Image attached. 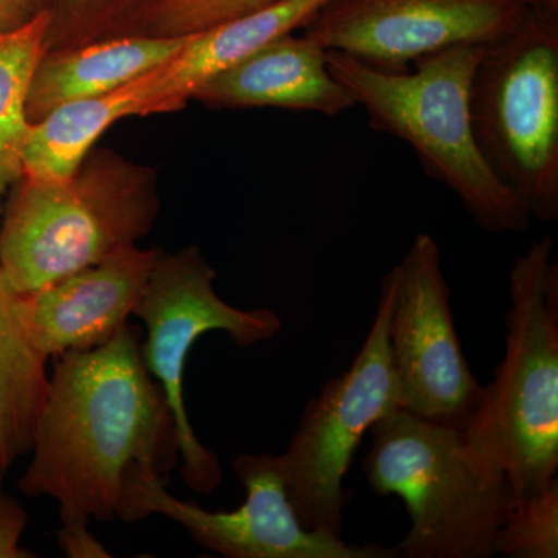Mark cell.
Instances as JSON below:
<instances>
[{
    "label": "cell",
    "instance_id": "3",
    "mask_svg": "<svg viewBox=\"0 0 558 558\" xmlns=\"http://www.w3.org/2000/svg\"><path fill=\"white\" fill-rule=\"evenodd\" d=\"M363 458L377 495L405 505L410 529L396 546L403 558H490L515 502L508 476L480 453L461 425L399 409L369 428Z\"/></svg>",
    "mask_w": 558,
    "mask_h": 558
},
{
    "label": "cell",
    "instance_id": "5",
    "mask_svg": "<svg viewBox=\"0 0 558 558\" xmlns=\"http://www.w3.org/2000/svg\"><path fill=\"white\" fill-rule=\"evenodd\" d=\"M0 230V271L16 292L135 245L157 213L153 182L116 157L86 160L65 179L16 180Z\"/></svg>",
    "mask_w": 558,
    "mask_h": 558
},
{
    "label": "cell",
    "instance_id": "4",
    "mask_svg": "<svg viewBox=\"0 0 558 558\" xmlns=\"http://www.w3.org/2000/svg\"><path fill=\"white\" fill-rule=\"evenodd\" d=\"M506 354L465 422L469 442L508 476L515 499L558 470V264L550 236L532 240L509 275Z\"/></svg>",
    "mask_w": 558,
    "mask_h": 558
},
{
    "label": "cell",
    "instance_id": "10",
    "mask_svg": "<svg viewBox=\"0 0 558 558\" xmlns=\"http://www.w3.org/2000/svg\"><path fill=\"white\" fill-rule=\"evenodd\" d=\"M385 278L391 286L388 344L400 405L417 416L464 427L483 387L459 343L435 238L417 234Z\"/></svg>",
    "mask_w": 558,
    "mask_h": 558
},
{
    "label": "cell",
    "instance_id": "7",
    "mask_svg": "<svg viewBox=\"0 0 558 558\" xmlns=\"http://www.w3.org/2000/svg\"><path fill=\"white\" fill-rule=\"evenodd\" d=\"M391 286L384 278L376 317L354 362L307 403L288 450L277 454L286 492L304 527L343 538V486L369 428L402 409L388 344Z\"/></svg>",
    "mask_w": 558,
    "mask_h": 558
},
{
    "label": "cell",
    "instance_id": "15",
    "mask_svg": "<svg viewBox=\"0 0 558 558\" xmlns=\"http://www.w3.org/2000/svg\"><path fill=\"white\" fill-rule=\"evenodd\" d=\"M190 36H128L57 53L46 50L33 72L28 120L36 123L65 102L119 89L174 57Z\"/></svg>",
    "mask_w": 558,
    "mask_h": 558
},
{
    "label": "cell",
    "instance_id": "16",
    "mask_svg": "<svg viewBox=\"0 0 558 558\" xmlns=\"http://www.w3.org/2000/svg\"><path fill=\"white\" fill-rule=\"evenodd\" d=\"M47 360L28 337L21 292L0 271V481L31 454L49 395Z\"/></svg>",
    "mask_w": 558,
    "mask_h": 558
},
{
    "label": "cell",
    "instance_id": "18",
    "mask_svg": "<svg viewBox=\"0 0 558 558\" xmlns=\"http://www.w3.org/2000/svg\"><path fill=\"white\" fill-rule=\"evenodd\" d=\"M53 17L39 10L27 24L0 32V182L22 178V157L32 123L27 97L33 72L47 50Z\"/></svg>",
    "mask_w": 558,
    "mask_h": 558
},
{
    "label": "cell",
    "instance_id": "23",
    "mask_svg": "<svg viewBox=\"0 0 558 558\" xmlns=\"http://www.w3.org/2000/svg\"><path fill=\"white\" fill-rule=\"evenodd\" d=\"M38 11V0H0V32L27 24Z\"/></svg>",
    "mask_w": 558,
    "mask_h": 558
},
{
    "label": "cell",
    "instance_id": "19",
    "mask_svg": "<svg viewBox=\"0 0 558 558\" xmlns=\"http://www.w3.org/2000/svg\"><path fill=\"white\" fill-rule=\"evenodd\" d=\"M495 554L509 558L558 557V480L513 502L495 539Z\"/></svg>",
    "mask_w": 558,
    "mask_h": 558
},
{
    "label": "cell",
    "instance_id": "17",
    "mask_svg": "<svg viewBox=\"0 0 558 558\" xmlns=\"http://www.w3.org/2000/svg\"><path fill=\"white\" fill-rule=\"evenodd\" d=\"M149 72L100 97L65 102L33 123L22 175L65 179L75 174L102 132L124 117L145 116Z\"/></svg>",
    "mask_w": 558,
    "mask_h": 558
},
{
    "label": "cell",
    "instance_id": "20",
    "mask_svg": "<svg viewBox=\"0 0 558 558\" xmlns=\"http://www.w3.org/2000/svg\"><path fill=\"white\" fill-rule=\"evenodd\" d=\"M277 2L279 0H161L156 36L194 35Z\"/></svg>",
    "mask_w": 558,
    "mask_h": 558
},
{
    "label": "cell",
    "instance_id": "6",
    "mask_svg": "<svg viewBox=\"0 0 558 558\" xmlns=\"http://www.w3.org/2000/svg\"><path fill=\"white\" fill-rule=\"evenodd\" d=\"M484 159L531 218H558V13L529 10L484 49L470 97Z\"/></svg>",
    "mask_w": 558,
    "mask_h": 558
},
{
    "label": "cell",
    "instance_id": "2",
    "mask_svg": "<svg viewBox=\"0 0 558 558\" xmlns=\"http://www.w3.org/2000/svg\"><path fill=\"white\" fill-rule=\"evenodd\" d=\"M486 47L459 46L388 72L328 50L329 72L368 113L373 130L409 143L487 233H521L531 215L484 159L473 132L472 84Z\"/></svg>",
    "mask_w": 558,
    "mask_h": 558
},
{
    "label": "cell",
    "instance_id": "25",
    "mask_svg": "<svg viewBox=\"0 0 558 558\" xmlns=\"http://www.w3.org/2000/svg\"><path fill=\"white\" fill-rule=\"evenodd\" d=\"M7 189H9V185H5V183L0 182V211H2V196L3 193H5Z\"/></svg>",
    "mask_w": 558,
    "mask_h": 558
},
{
    "label": "cell",
    "instance_id": "9",
    "mask_svg": "<svg viewBox=\"0 0 558 558\" xmlns=\"http://www.w3.org/2000/svg\"><path fill=\"white\" fill-rule=\"evenodd\" d=\"M234 472L245 487V501L231 512H209L174 498L165 480L138 472L124 499V523L149 515L175 521L202 548L227 558H399L398 549L377 543L352 545L343 538L303 526L279 470L277 454L242 453Z\"/></svg>",
    "mask_w": 558,
    "mask_h": 558
},
{
    "label": "cell",
    "instance_id": "21",
    "mask_svg": "<svg viewBox=\"0 0 558 558\" xmlns=\"http://www.w3.org/2000/svg\"><path fill=\"white\" fill-rule=\"evenodd\" d=\"M28 524V513L17 499L0 488V558L33 557L31 550L20 545L22 534Z\"/></svg>",
    "mask_w": 558,
    "mask_h": 558
},
{
    "label": "cell",
    "instance_id": "11",
    "mask_svg": "<svg viewBox=\"0 0 558 558\" xmlns=\"http://www.w3.org/2000/svg\"><path fill=\"white\" fill-rule=\"evenodd\" d=\"M524 0H326L307 35L326 50L388 72L459 46L488 47L515 32Z\"/></svg>",
    "mask_w": 558,
    "mask_h": 558
},
{
    "label": "cell",
    "instance_id": "8",
    "mask_svg": "<svg viewBox=\"0 0 558 558\" xmlns=\"http://www.w3.org/2000/svg\"><path fill=\"white\" fill-rule=\"evenodd\" d=\"M216 271L196 248L161 256L134 315L146 326L143 362L163 389L174 417L180 472L186 486L209 495L222 481L219 458L194 433L183 398V376L194 344L204 333L220 330L241 348L269 341L281 330L274 311H242L215 290Z\"/></svg>",
    "mask_w": 558,
    "mask_h": 558
},
{
    "label": "cell",
    "instance_id": "1",
    "mask_svg": "<svg viewBox=\"0 0 558 558\" xmlns=\"http://www.w3.org/2000/svg\"><path fill=\"white\" fill-rule=\"evenodd\" d=\"M57 359L17 487L27 497L57 499L61 531L81 532L90 519L121 520L128 487L142 470L163 478L178 468V435L132 326Z\"/></svg>",
    "mask_w": 558,
    "mask_h": 558
},
{
    "label": "cell",
    "instance_id": "14",
    "mask_svg": "<svg viewBox=\"0 0 558 558\" xmlns=\"http://www.w3.org/2000/svg\"><path fill=\"white\" fill-rule=\"evenodd\" d=\"M326 0H279L274 5L194 33L170 60L150 70L145 116L171 112L202 86L264 44L306 27Z\"/></svg>",
    "mask_w": 558,
    "mask_h": 558
},
{
    "label": "cell",
    "instance_id": "12",
    "mask_svg": "<svg viewBox=\"0 0 558 558\" xmlns=\"http://www.w3.org/2000/svg\"><path fill=\"white\" fill-rule=\"evenodd\" d=\"M160 253L135 245L21 293L22 317L44 357L100 347L134 315Z\"/></svg>",
    "mask_w": 558,
    "mask_h": 558
},
{
    "label": "cell",
    "instance_id": "13",
    "mask_svg": "<svg viewBox=\"0 0 558 558\" xmlns=\"http://www.w3.org/2000/svg\"><path fill=\"white\" fill-rule=\"evenodd\" d=\"M328 50L312 36L288 35L264 44L220 73L194 98L218 108H281L336 117L357 106L333 78Z\"/></svg>",
    "mask_w": 558,
    "mask_h": 558
},
{
    "label": "cell",
    "instance_id": "22",
    "mask_svg": "<svg viewBox=\"0 0 558 558\" xmlns=\"http://www.w3.org/2000/svg\"><path fill=\"white\" fill-rule=\"evenodd\" d=\"M58 542L70 558H108V549L98 542L90 531L58 532Z\"/></svg>",
    "mask_w": 558,
    "mask_h": 558
},
{
    "label": "cell",
    "instance_id": "24",
    "mask_svg": "<svg viewBox=\"0 0 558 558\" xmlns=\"http://www.w3.org/2000/svg\"><path fill=\"white\" fill-rule=\"evenodd\" d=\"M531 10L553 11L558 13V0H524Z\"/></svg>",
    "mask_w": 558,
    "mask_h": 558
}]
</instances>
